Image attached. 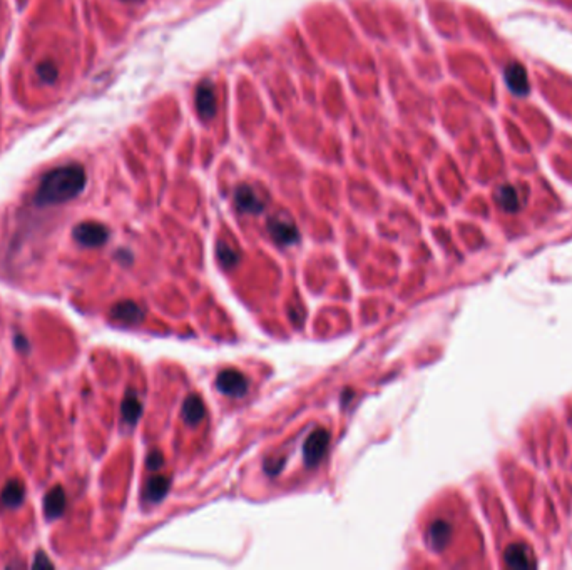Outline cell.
I'll return each mask as SVG.
<instances>
[{"instance_id": "obj_12", "label": "cell", "mask_w": 572, "mask_h": 570, "mask_svg": "<svg viewBox=\"0 0 572 570\" xmlns=\"http://www.w3.org/2000/svg\"><path fill=\"white\" fill-rule=\"evenodd\" d=\"M25 499V488L20 480H11L0 494V505L6 508L20 507Z\"/></svg>"}, {"instance_id": "obj_11", "label": "cell", "mask_w": 572, "mask_h": 570, "mask_svg": "<svg viewBox=\"0 0 572 570\" xmlns=\"http://www.w3.org/2000/svg\"><path fill=\"white\" fill-rule=\"evenodd\" d=\"M235 203L236 208L241 209V211L249 213V214H258L263 211V203L258 198V194L251 190L249 186H239L235 192Z\"/></svg>"}, {"instance_id": "obj_5", "label": "cell", "mask_w": 572, "mask_h": 570, "mask_svg": "<svg viewBox=\"0 0 572 570\" xmlns=\"http://www.w3.org/2000/svg\"><path fill=\"white\" fill-rule=\"evenodd\" d=\"M504 80L509 91L515 96H527L531 91V84H529V77L526 67L520 62H510L507 64L504 69Z\"/></svg>"}, {"instance_id": "obj_18", "label": "cell", "mask_w": 572, "mask_h": 570, "mask_svg": "<svg viewBox=\"0 0 572 570\" xmlns=\"http://www.w3.org/2000/svg\"><path fill=\"white\" fill-rule=\"evenodd\" d=\"M37 76L41 77L42 83L54 84L55 80H57L59 71H57V67H55V64H53L50 61H46L37 66Z\"/></svg>"}, {"instance_id": "obj_4", "label": "cell", "mask_w": 572, "mask_h": 570, "mask_svg": "<svg viewBox=\"0 0 572 570\" xmlns=\"http://www.w3.org/2000/svg\"><path fill=\"white\" fill-rule=\"evenodd\" d=\"M330 443V434L325 428H318L308 436L303 445V458L308 466L316 465L323 458Z\"/></svg>"}, {"instance_id": "obj_21", "label": "cell", "mask_w": 572, "mask_h": 570, "mask_svg": "<svg viewBox=\"0 0 572 570\" xmlns=\"http://www.w3.org/2000/svg\"><path fill=\"white\" fill-rule=\"evenodd\" d=\"M32 567H39V569H42V567H47V569H54V564L50 562L49 559H47V555L44 554V552H37L36 554V557H34V562H32Z\"/></svg>"}, {"instance_id": "obj_17", "label": "cell", "mask_w": 572, "mask_h": 570, "mask_svg": "<svg viewBox=\"0 0 572 570\" xmlns=\"http://www.w3.org/2000/svg\"><path fill=\"white\" fill-rule=\"evenodd\" d=\"M496 201L504 211L509 213H515L520 206L517 191H515L510 184H504V186L498 187L496 191Z\"/></svg>"}, {"instance_id": "obj_8", "label": "cell", "mask_w": 572, "mask_h": 570, "mask_svg": "<svg viewBox=\"0 0 572 570\" xmlns=\"http://www.w3.org/2000/svg\"><path fill=\"white\" fill-rule=\"evenodd\" d=\"M111 316L123 325H137L144 320V310L134 301H119L111 310Z\"/></svg>"}, {"instance_id": "obj_3", "label": "cell", "mask_w": 572, "mask_h": 570, "mask_svg": "<svg viewBox=\"0 0 572 570\" xmlns=\"http://www.w3.org/2000/svg\"><path fill=\"white\" fill-rule=\"evenodd\" d=\"M216 387L219 392L225 393V395L228 397L239 398V397L246 395L249 383H248V378L243 375V373L238 370H230V368H228V370H223L218 375Z\"/></svg>"}, {"instance_id": "obj_14", "label": "cell", "mask_w": 572, "mask_h": 570, "mask_svg": "<svg viewBox=\"0 0 572 570\" xmlns=\"http://www.w3.org/2000/svg\"><path fill=\"white\" fill-rule=\"evenodd\" d=\"M452 537V527L445 520H437L428 529V543L435 550H442Z\"/></svg>"}, {"instance_id": "obj_22", "label": "cell", "mask_w": 572, "mask_h": 570, "mask_svg": "<svg viewBox=\"0 0 572 570\" xmlns=\"http://www.w3.org/2000/svg\"><path fill=\"white\" fill-rule=\"evenodd\" d=\"M15 345H17V348L25 350V348H27V346H29V345H27V338L17 335V336H15Z\"/></svg>"}, {"instance_id": "obj_1", "label": "cell", "mask_w": 572, "mask_h": 570, "mask_svg": "<svg viewBox=\"0 0 572 570\" xmlns=\"http://www.w3.org/2000/svg\"><path fill=\"white\" fill-rule=\"evenodd\" d=\"M88 183L85 171L79 164H69L53 169L42 178L39 190L34 196V203L41 208L67 203L83 192Z\"/></svg>"}, {"instance_id": "obj_19", "label": "cell", "mask_w": 572, "mask_h": 570, "mask_svg": "<svg viewBox=\"0 0 572 570\" xmlns=\"http://www.w3.org/2000/svg\"><path fill=\"white\" fill-rule=\"evenodd\" d=\"M218 258L221 259V263L225 264V266H233V264L238 263L239 256L231 246H228V244L225 243H219L218 244Z\"/></svg>"}, {"instance_id": "obj_16", "label": "cell", "mask_w": 572, "mask_h": 570, "mask_svg": "<svg viewBox=\"0 0 572 570\" xmlns=\"http://www.w3.org/2000/svg\"><path fill=\"white\" fill-rule=\"evenodd\" d=\"M183 418L186 420L189 425H196L204 418V405L200 397L191 395L186 398L183 405Z\"/></svg>"}, {"instance_id": "obj_13", "label": "cell", "mask_w": 572, "mask_h": 570, "mask_svg": "<svg viewBox=\"0 0 572 570\" xmlns=\"http://www.w3.org/2000/svg\"><path fill=\"white\" fill-rule=\"evenodd\" d=\"M171 480L167 477H162V475H156V477H151L146 483L144 488V499L148 500L149 504H158L165 499L167 490H169Z\"/></svg>"}, {"instance_id": "obj_6", "label": "cell", "mask_w": 572, "mask_h": 570, "mask_svg": "<svg viewBox=\"0 0 572 570\" xmlns=\"http://www.w3.org/2000/svg\"><path fill=\"white\" fill-rule=\"evenodd\" d=\"M195 102H196L197 114H200L201 117L206 119V121L214 117V114H216L218 102H216V94H214V87L209 80H203V83L197 85Z\"/></svg>"}, {"instance_id": "obj_7", "label": "cell", "mask_w": 572, "mask_h": 570, "mask_svg": "<svg viewBox=\"0 0 572 570\" xmlns=\"http://www.w3.org/2000/svg\"><path fill=\"white\" fill-rule=\"evenodd\" d=\"M268 231L278 244H293L300 238L296 226L285 218H271L268 221Z\"/></svg>"}, {"instance_id": "obj_20", "label": "cell", "mask_w": 572, "mask_h": 570, "mask_svg": "<svg viewBox=\"0 0 572 570\" xmlns=\"http://www.w3.org/2000/svg\"><path fill=\"white\" fill-rule=\"evenodd\" d=\"M162 464H165V457L159 452H151L148 457V469L151 470H158L161 469Z\"/></svg>"}, {"instance_id": "obj_15", "label": "cell", "mask_w": 572, "mask_h": 570, "mask_svg": "<svg viewBox=\"0 0 572 570\" xmlns=\"http://www.w3.org/2000/svg\"><path fill=\"white\" fill-rule=\"evenodd\" d=\"M120 410H123L124 422H126L127 425H136V422L139 420L141 413H143V405H141L139 398H137L136 393L129 392L127 395L124 397Z\"/></svg>"}, {"instance_id": "obj_10", "label": "cell", "mask_w": 572, "mask_h": 570, "mask_svg": "<svg viewBox=\"0 0 572 570\" xmlns=\"http://www.w3.org/2000/svg\"><path fill=\"white\" fill-rule=\"evenodd\" d=\"M66 510V492L60 485H55L44 497V513L49 520L59 518Z\"/></svg>"}, {"instance_id": "obj_9", "label": "cell", "mask_w": 572, "mask_h": 570, "mask_svg": "<svg viewBox=\"0 0 572 570\" xmlns=\"http://www.w3.org/2000/svg\"><path fill=\"white\" fill-rule=\"evenodd\" d=\"M504 560L509 567L514 569H531L536 565L534 554L529 550V547L522 543H514L505 550Z\"/></svg>"}, {"instance_id": "obj_2", "label": "cell", "mask_w": 572, "mask_h": 570, "mask_svg": "<svg viewBox=\"0 0 572 570\" xmlns=\"http://www.w3.org/2000/svg\"><path fill=\"white\" fill-rule=\"evenodd\" d=\"M72 236H74V239L81 246L99 248L109 239V229L104 225H101V222L85 221L72 229Z\"/></svg>"}]
</instances>
